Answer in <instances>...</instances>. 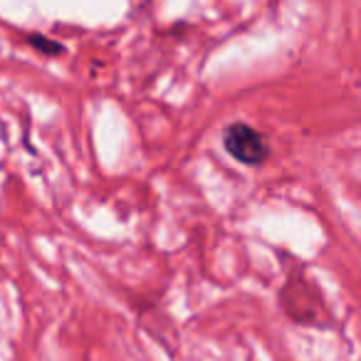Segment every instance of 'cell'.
Returning <instances> with one entry per match:
<instances>
[{
  "instance_id": "cell-1",
  "label": "cell",
  "mask_w": 361,
  "mask_h": 361,
  "mask_svg": "<svg viewBox=\"0 0 361 361\" xmlns=\"http://www.w3.org/2000/svg\"><path fill=\"white\" fill-rule=\"evenodd\" d=\"M223 146L226 151L243 166H262L270 159V146L267 139L250 124L235 121L223 131Z\"/></svg>"
},
{
  "instance_id": "cell-2",
  "label": "cell",
  "mask_w": 361,
  "mask_h": 361,
  "mask_svg": "<svg viewBox=\"0 0 361 361\" xmlns=\"http://www.w3.org/2000/svg\"><path fill=\"white\" fill-rule=\"evenodd\" d=\"M27 40H30V45L35 47V50L45 52V55H60L62 52V45H57L55 40H47V37H42V35H30Z\"/></svg>"
}]
</instances>
